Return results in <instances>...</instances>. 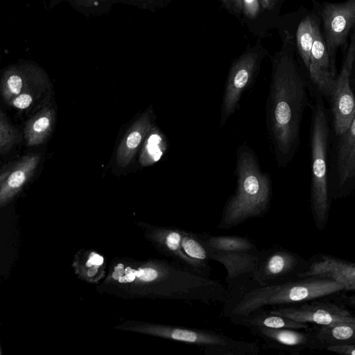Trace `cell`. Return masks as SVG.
<instances>
[{
    "instance_id": "6da1fadb",
    "label": "cell",
    "mask_w": 355,
    "mask_h": 355,
    "mask_svg": "<svg viewBox=\"0 0 355 355\" xmlns=\"http://www.w3.org/2000/svg\"><path fill=\"white\" fill-rule=\"evenodd\" d=\"M271 60L266 128L277 164L284 168L291 163L300 148L302 121L311 103L308 92L311 83L300 61L291 31H284L282 47Z\"/></svg>"
},
{
    "instance_id": "7a4b0ae2",
    "label": "cell",
    "mask_w": 355,
    "mask_h": 355,
    "mask_svg": "<svg viewBox=\"0 0 355 355\" xmlns=\"http://www.w3.org/2000/svg\"><path fill=\"white\" fill-rule=\"evenodd\" d=\"M318 277L266 286L248 282L241 287L227 291L221 315L232 320L259 309L292 304L345 290L343 284L335 279Z\"/></svg>"
},
{
    "instance_id": "3957f363",
    "label": "cell",
    "mask_w": 355,
    "mask_h": 355,
    "mask_svg": "<svg viewBox=\"0 0 355 355\" xmlns=\"http://www.w3.org/2000/svg\"><path fill=\"white\" fill-rule=\"evenodd\" d=\"M235 175L236 190L225 204L220 229L230 230L249 219L263 217L270 207V175L261 171L254 151L245 143L236 150Z\"/></svg>"
},
{
    "instance_id": "277c9868",
    "label": "cell",
    "mask_w": 355,
    "mask_h": 355,
    "mask_svg": "<svg viewBox=\"0 0 355 355\" xmlns=\"http://www.w3.org/2000/svg\"><path fill=\"white\" fill-rule=\"evenodd\" d=\"M310 94L311 111L309 143L311 151L310 204L315 222L323 225L330 208L329 160L331 126L324 98L313 86Z\"/></svg>"
},
{
    "instance_id": "5b68a950",
    "label": "cell",
    "mask_w": 355,
    "mask_h": 355,
    "mask_svg": "<svg viewBox=\"0 0 355 355\" xmlns=\"http://www.w3.org/2000/svg\"><path fill=\"white\" fill-rule=\"evenodd\" d=\"M196 233L211 260L220 263L225 268L227 291L241 287L252 280L260 250L253 240L243 236Z\"/></svg>"
},
{
    "instance_id": "8992f818",
    "label": "cell",
    "mask_w": 355,
    "mask_h": 355,
    "mask_svg": "<svg viewBox=\"0 0 355 355\" xmlns=\"http://www.w3.org/2000/svg\"><path fill=\"white\" fill-rule=\"evenodd\" d=\"M146 332L173 341L196 345L208 355H257V343L234 339L218 331L178 325L150 324Z\"/></svg>"
},
{
    "instance_id": "52a82bcc",
    "label": "cell",
    "mask_w": 355,
    "mask_h": 355,
    "mask_svg": "<svg viewBox=\"0 0 355 355\" xmlns=\"http://www.w3.org/2000/svg\"><path fill=\"white\" fill-rule=\"evenodd\" d=\"M153 239L159 250L189 272L210 278L211 261L196 232L181 227H157Z\"/></svg>"
},
{
    "instance_id": "ba28073f",
    "label": "cell",
    "mask_w": 355,
    "mask_h": 355,
    "mask_svg": "<svg viewBox=\"0 0 355 355\" xmlns=\"http://www.w3.org/2000/svg\"><path fill=\"white\" fill-rule=\"evenodd\" d=\"M263 58V54L261 50L250 49L231 65L222 98L220 127H223L240 107L242 95L253 85Z\"/></svg>"
},
{
    "instance_id": "9c48e42d",
    "label": "cell",
    "mask_w": 355,
    "mask_h": 355,
    "mask_svg": "<svg viewBox=\"0 0 355 355\" xmlns=\"http://www.w3.org/2000/svg\"><path fill=\"white\" fill-rule=\"evenodd\" d=\"M313 6L318 11L332 68L336 73V57L338 50L347 46L348 38L355 26V0L337 3H318L314 1Z\"/></svg>"
},
{
    "instance_id": "30bf717a",
    "label": "cell",
    "mask_w": 355,
    "mask_h": 355,
    "mask_svg": "<svg viewBox=\"0 0 355 355\" xmlns=\"http://www.w3.org/2000/svg\"><path fill=\"white\" fill-rule=\"evenodd\" d=\"M355 60V26L328 101L334 136L344 132L355 116V94L351 86V75Z\"/></svg>"
},
{
    "instance_id": "8fae6325",
    "label": "cell",
    "mask_w": 355,
    "mask_h": 355,
    "mask_svg": "<svg viewBox=\"0 0 355 355\" xmlns=\"http://www.w3.org/2000/svg\"><path fill=\"white\" fill-rule=\"evenodd\" d=\"M299 260L293 253L281 248H269L259 250L252 280L254 285L266 286L282 284L292 279Z\"/></svg>"
},
{
    "instance_id": "7c38bea8",
    "label": "cell",
    "mask_w": 355,
    "mask_h": 355,
    "mask_svg": "<svg viewBox=\"0 0 355 355\" xmlns=\"http://www.w3.org/2000/svg\"><path fill=\"white\" fill-rule=\"evenodd\" d=\"M271 313L304 322L315 323L322 326L355 322V315L336 304L314 302L300 306H272L266 308Z\"/></svg>"
},
{
    "instance_id": "4fadbf2b",
    "label": "cell",
    "mask_w": 355,
    "mask_h": 355,
    "mask_svg": "<svg viewBox=\"0 0 355 355\" xmlns=\"http://www.w3.org/2000/svg\"><path fill=\"white\" fill-rule=\"evenodd\" d=\"M308 74L314 89L329 101L337 76L332 68L320 21L315 29Z\"/></svg>"
},
{
    "instance_id": "5bb4252c",
    "label": "cell",
    "mask_w": 355,
    "mask_h": 355,
    "mask_svg": "<svg viewBox=\"0 0 355 355\" xmlns=\"http://www.w3.org/2000/svg\"><path fill=\"white\" fill-rule=\"evenodd\" d=\"M331 149L329 183L335 195L341 196L355 156V116L347 129L339 136Z\"/></svg>"
},
{
    "instance_id": "9a60e30c",
    "label": "cell",
    "mask_w": 355,
    "mask_h": 355,
    "mask_svg": "<svg viewBox=\"0 0 355 355\" xmlns=\"http://www.w3.org/2000/svg\"><path fill=\"white\" fill-rule=\"evenodd\" d=\"M45 71L31 63H20L5 70L1 80V92L6 103L31 89L49 87Z\"/></svg>"
},
{
    "instance_id": "2e32d148",
    "label": "cell",
    "mask_w": 355,
    "mask_h": 355,
    "mask_svg": "<svg viewBox=\"0 0 355 355\" xmlns=\"http://www.w3.org/2000/svg\"><path fill=\"white\" fill-rule=\"evenodd\" d=\"M41 159L38 153L25 155L5 165L0 175V199L1 204L17 194L35 173Z\"/></svg>"
},
{
    "instance_id": "e0dca14e",
    "label": "cell",
    "mask_w": 355,
    "mask_h": 355,
    "mask_svg": "<svg viewBox=\"0 0 355 355\" xmlns=\"http://www.w3.org/2000/svg\"><path fill=\"white\" fill-rule=\"evenodd\" d=\"M155 115L152 107L146 110L127 130L116 155V164L124 168L129 165L147 135L153 127Z\"/></svg>"
},
{
    "instance_id": "ac0fdd59",
    "label": "cell",
    "mask_w": 355,
    "mask_h": 355,
    "mask_svg": "<svg viewBox=\"0 0 355 355\" xmlns=\"http://www.w3.org/2000/svg\"><path fill=\"white\" fill-rule=\"evenodd\" d=\"M297 277L331 278L343 284L345 290H355V264L331 257H322L309 270L297 273Z\"/></svg>"
},
{
    "instance_id": "d6986e66",
    "label": "cell",
    "mask_w": 355,
    "mask_h": 355,
    "mask_svg": "<svg viewBox=\"0 0 355 355\" xmlns=\"http://www.w3.org/2000/svg\"><path fill=\"white\" fill-rule=\"evenodd\" d=\"M250 333L259 337L266 347L271 349H281L293 348L306 344L307 336L294 329L254 327L249 328Z\"/></svg>"
},
{
    "instance_id": "ffe728a7",
    "label": "cell",
    "mask_w": 355,
    "mask_h": 355,
    "mask_svg": "<svg viewBox=\"0 0 355 355\" xmlns=\"http://www.w3.org/2000/svg\"><path fill=\"white\" fill-rule=\"evenodd\" d=\"M320 21L318 11L313 6L300 19L295 31V40L298 55L307 73L311 59L315 26ZM309 75V74H308Z\"/></svg>"
},
{
    "instance_id": "44dd1931",
    "label": "cell",
    "mask_w": 355,
    "mask_h": 355,
    "mask_svg": "<svg viewBox=\"0 0 355 355\" xmlns=\"http://www.w3.org/2000/svg\"><path fill=\"white\" fill-rule=\"evenodd\" d=\"M230 320L234 324L244 326L248 329L254 327L294 329L308 327L307 323L297 322L284 316L271 313L266 309H259L245 315Z\"/></svg>"
},
{
    "instance_id": "7402d4cb",
    "label": "cell",
    "mask_w": 355,
    "mask_h": 355,
    "mask_svg": "<svg viewBox=\"0 0 355 355\" xmlns=\"http://www.w3.org/2000/svg\"><path fill=\"white\" fill-rule=\"evenodd\" d=\"M55 117L54 110L45 105L33 115L26 123L24 138L26 145L35 146L43 144L51 135Z\"/></svg>"
},
{
    "instance_id": "603a6c76",
    "label": "cell",
    "mask_w": 355,
    "mask_h": 355,
    "mask_svg": "<svg viewBox=\"0 0 355 355\" xmlns=\"http://www.w3.org/2000/svg\"><path fill=\"white\" fill-rule=\"evenodd\" d=\"M168 147L166 137L154 125L141 146L139 159L140 165L148 166L155 164L162 157Z\"/></svg>"
},
{
    "instance_id": "cb8c5ba5",
    "label": "cell",
    "mask_w": 355,
    "mask_h": 355,
    "mask_svg": "<svg viewBox=\"0 0 355 355\" xmlns=\"http://www.w3.org/2000/svg\"><path fill=\"white\" fill-rule=\"evenodd\" d=\"M317 336L323 344L328 345L355 344V322L322 326Z\"/></svg>"
},
{
    "instance_id": "d4e9b609",
    "label": "cell",
    "mask_w": 355,
    "mask_h": 355,
    "mask_svg": "<svg viewBox=\"0 0 355 355\" xmlns=\"http://www.w3.org/2000/svg\"><path fill=\"white\" fill-rule=\"evenodd\" d=\"M20 134L8 121L5 113L0 111V153L5 155L20 140Z\"/></svg>"
},
{
    "instance_id": "484cf974",
    "label": "cell",
    "mask_w": 355,
    "mask_h": 355,
    "mask_svg": "<svg viewBox=\"0 0 355 355\" xmlns=\"http://www.w3.org/2000/svg\"><path fill=\"white\" fill-rule=\"evenodd\" d=\"M49 88V87H43L31 89L15 96L9 102V104L19 110L28 109L37 103Z\"/></svg>"
},
{
    "instance_id": "4316f807",
    "label": "cell",
    "mask_w": 355,
    "mask_h": 355,
    "mask_svg": "<svg viewBox=\"0 0 355 355\" xmlns=\"http://www.w3.org/2000/svg\"><path fill=\"white\" fill-rule=\"evenodd\" d=\"M259 0H241L242 10L245 15L254 19L259 11Z\"/></svg>"
},
{
    "instance_id": "83f0119b",
    "label": "cell",
    "mask_w": 355,
    "mask_h": 355,
    "mask_svg": "<svg viewBox=\"0 0 355 355\" xmlns=\"http://www.w3.org/2000/svg\"><path fill=\"white\" fill-rule=\"evenodd\" d=\"M327 349L340 354L355 355V344L329 345Z\"/></svg>"
},
{
    "instance_id": "f1b7e54d",
    "label": "cell",
    "mask_w": 355,
    "mask_h": 355,
    "mask_svg": "<svg viewBox=\"0 0 355 355\" xmlns=\"http://www.w3.org/2000/svg\"><path fill=\"white\" fill-rule=\"evenodd\" d=\"M355 189V156L354 161L350 168L346 183L343 188L342 195L349 193L353 189Z\"/></svg>"
},
{
    "instance_id": "f546056e",
    "label": "cell",
    "mask_w": 355,
    "mask_h": 355,
    "mask_svg": "<svg viewBox=\"0 0 355 355\" xmlns=\"http://www.w3.org/2000/svg\"><path fill=\"white\" fill-rule=\"evenodd\" d=\"M103 263V257L96 253H91L86 263V266L92 267L93 266L98 267Z\"/></svg>"
},
{
    "instance_id": "4dcf8cb0",
    "label": "cell",
    "mask_w": 355,
    "mask_h": 355,
    "mask_svg": "<svg viewBox=\"0 0 355 355\" xmlns=\"http://www.w3.org/2000/svg\"><path fill=\"white\" fill-rule=\"evenodd\" d=\"M279 0H259L261 6L269 10H273Z\"/></svg>"
},
{
    "instance_id": "1f68e13d",
    "label": "cell",
    "mask_w": 355,
    "mask_h": 355,
    "mask_svg": "<svg viewBox=\"0 0 355 355\" xmlns=\"http://www.w3.org/2000/svg\"><path fill=\"white\" fill-rule=\"evenodd\" d=\"M124 273L125 269L123 265L119 263L114 268V271L112 273V277L114 279H119Z\"/></svg>"
},
{
    "instance_id": "d6a6232c",
    "label": "cell",
    "mask_w": 355,
    "mask_h": 355,
    "mask_svg": "<svg viewBox=\"0 0 355 355\" xmlns=\"http://www.w3.org/2000/svg\"><path fill=\"white\" fill-rule=\"evenodd\" d=\"M136 269H133L132 272L125 275V276H121L118 280L120 283H126V282H133L136 278L135 275Z\"/></svg>"
},
{
    "instance_id": "836d02e7",
    "label": "cell",
    "mask_w": 355,
    "mask_h": 355,
    "mask_svg": "<svg viewBox=\"0 0 355 355\" xmlns=\"http://www.w3.org/2000/svg\"><path fill=\"white\" fill-rule=\"evenodd\" d=\"M230 1L232 3L233 10L236 12L242 10L241 0H230Z\"/></svg>"
},
{
    "instance_id": "e575fe53",
    "label": "cell",
    "mask_w": 355,
    "mask_h": 355,
    "mask_svg": "<svg viewBox=\"0 0 355 355\" xmlns=\"http://www.w3.org/2000/svg\"><path fill=\"white\" fill-rule=\"evenodd\" d=\"M351 86L354 93L355 94V60L354 62V65L352 68V75H351Z\"/></svg>"
},
{
    "instance_id": "d590c367",
    "label": "cell",
    "mask_w": 355,
    "mask_h": 355,
    "mask_svg": "<svg viewBox=\"0 0 355 355\" xmlns=\"http://www.w3.org/2000/svg\"><path fill=\"white\" fill-rule=\"evenodd\" d=\"M98 267L96 266H92L89 268L88 271H87V275L89 277H93L96 275L97 270H98Z\"/></svg>"
},
{
    "instance_id": "8d00e7d4",
    "label": "cell",
    "mask_w": 355,
    "mask_h": 355,
    "mask_svg": "<svg viewBox=\"0 0 355 355\" xmlns=\"http://www.w3.org/2000/svg\"><path fill=\"white\" fill-rule=\"evenodd\" d=\"M229 9L233 10L230 0H221Z\"/></svg>"
},
{
    "instance_id": "74e56055",
    "label": "cell",
    "mask_w": 355,
    "mask_h": 355,
    "mask_svg": "<svg viewBox=\"0 0 355 355\" xmlns=\"http://www.w3.org/2000/svg\"><path fill=\"white\" fill-rule=\"evenodd\" d=\"M349 302H350L351 304H352L354 307H355V295H354V296H352V297H351L349 298Z\"/></svg>"
},
{
    "instance_id": "f35d334b",
    "label": "cell",
    "mask_w": 355,
    "mask_h": 355,
    "mask_svg": "<svg viewBox=\"0 0 355 355\" xmlns=\"http://www.w3.org/2000/svg\"><path fill=\"white\" fill-rule=\"evenodd\" d=\"M132 270H133V268H130V267L128 266V267L125 269V275H128V274H129V273L132 272Z\"/></svg>"
},
{
    "instance_id": "ab89813d",
    "label": "cell",
    "mask_w": 355,
    "mask_h": 355,
    "mask_svg": "<svg viewBox=\"0 0 355 355\" xmlns=\"http://www.w3.org/2000/svg\"><path fill=\"white\" fill-rule=\"evenodd\" d=\"M89 1H94V0H89Z\"/></svg>"
}]
</instances>
